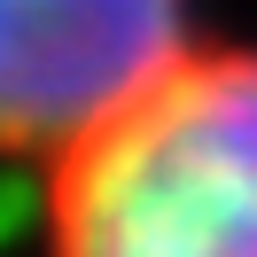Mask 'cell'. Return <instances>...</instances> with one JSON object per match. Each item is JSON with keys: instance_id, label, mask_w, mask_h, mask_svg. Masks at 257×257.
<instances>
[{"instance_id": "cell-1", "label": "cell", "mask_w": 257, "mask_h": 257, "mask_svg": "<svg viewBox=\"0 0 257 257\" xmlns=\"http://www.w3.org/2000/svg\"><path fill=\"white\" fill-rule=\"evenodd\" d=\"M39 257H257V39L187 32L39 164Z\"/></svg>"}, {"instance_id": "cell-2", "label": "cell", "mask_w": 257, "mask_h": 257, "mask_svg": "<svg viewBox=\"0 0 257 257\" xmlns=\"http://www.w3.org/2000/svg\"><path fill=\"white\" fill-rule=\"evenodd\" d=\"M195 32V0H0V164H47Z\"/></svg>"}]
</instances>
